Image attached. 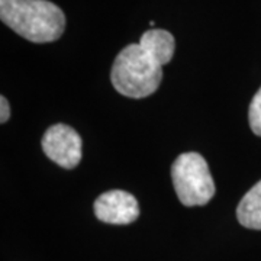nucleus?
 Segmentation results:
<instances>
[{"mask_svg": "<svg viewBox=\"0 0 261 261\" xmlns=\"http://www.w3.org/2000/svg\"><path fill=\"white\" fill-rule=\"evenodd\" d=\"M248 122H250V128L252 132L261 137V87L258 89V92L254 94L251 103H250Z\"/></svg>", "mask_w": 261, "mask_h": 261, "instance_id": "obj_7", "label": "nucleus"}, {"mask_svg": "<svg viewBox=\"0 0 261 261\" xmlns=\"http://www.w3.org/2000/svg\"><path fill=\"white\" fill-rule=\"evenodd\" d=\"M0 111H2V112H0V122H2V123H6L10 118V106L9 102H8V99H6L5 96L0 97Z\"/></svg>", "mask_w": 261, "mask_h": 261, "instance_id": "obj_8", "label": "nucleus"}, {"mask_svg": "<svg viewBox=\"0 0 261 261\" xmlns=\"http://www.w3.org/2000/svg\"><path fill=\"white\" fill-rule=\"evenodd\" d=\"M237 218L245 228L261 231V180L245 193L238 203Z\"/></svg>", "mask_w": 261, "mask_h": 261, "instance_id": "obj_6", "label": "nucleus"}, {"mask_svg": "<svg viewBox=\"0 0 261 261\" xmlns=\"http://www.w3.org/2000/svg\"><path fill=\"white\" fill-rule=\"evenodd\" d=\"M96 218L111 225H128L135 222L140 216V205L135 196L125 190L105 192L94 200Z\"/></svg>", "mask_w": 261, "mask_h": 261, "instance_id": "obj_5", "label": "nucleus"}, {"mask_svg": "<svg viewBox=\"0 0 261 261\" xmlns=\"http://www.w3.org/2000/svg\"><path fill=\"white\" fill-rule=\"evenodd\" d=\"M176 39L166 29H148L138 44H129L116 56L111 80L118 93L144 99L157 92L163 80V65L174 56Z\"/></svg>", "mask_w": 261, "mask_h": 261, "instance_id": "obj_1", "label": "nucleus"}, {"mask_svg": "<svg viewBox=\"0 0 261 261\" xmlns=\"http://www.w3.org/2000/svg\"><path fill=\"white\" fill-rule=\"evenodd\" d=\"M171 180L180 203L203 206L215 196L214 178L206 160L199 152H185L171 166Z\"/></svg>", "mask_w": 261, "mask_h": 261, "instance_id": "obj_3", "label": "nucleus"}, {"mask_svg": "<svg viewBox=\"0 0 261 261\" xmlns=\"http://www.w3.org/2000/svg\"><path fill=\"white\" fill-rule=\"evenodd\" d=\"M0 19L35 44L54 42L65 29L64 12L49 0H0Z\"/></svg>", "mask_w": 261, "mask_h": 261, "instance_id": "obj_2", "label": "nucleus"}, {"mask_svg": "<svg viewBox=\"0 0 261 261\" xmlns=\"http://www.w3.org/2000/svg\"><path fill=\"white\" fill-rule=\"evenodd\" d=\"M41 145L48 159L67 170L77 167L83 157L82 137L65 123L49 126L42 137Z\"/></svg>", "mask_w": 261, "mask_h": 261, "instance_id": "obj_4", "label": "nucleus"}]
</instances>
